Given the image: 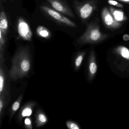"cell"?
Returning a JSON list of instances; mask_svg holds the SVG:
<instances>
[{
  "mask_svg": "<svg viewBox=\"0 0 129 129\" xmlns=\"http://www.w3.org/2000/svg\"><path fill=\"white\" fill-rule=\"evenodd\" d=\"M106 61L113 74L123 79H129V48L118 45L112 48L106 55Z\"/></svg>",
  "mask_w": 129,
  "mask_h": 129,
  "instance_id": "1",
  "label": "cell"
},
{
  "mask_svg": "<svg viewBox=\"0 0 129 129\" xmlns=\"http://www.w3.org/2000/svg\"><path fill=\"white\" fill-rule=\"evenodd\" d=\"M31 63L29 47H20L12 59V67L9 72L10 78L16 80L27 76L30 70Z\"/></svg>",
  "mask_w": 129,
  "mask_h": 129,
  "instance_id": "2",
  "label": "cell"
},
{
  "mask_svg": "<svg viewBox=\"0 0 129 129\" xmlns=\"http://www.w3.org/2000/svg\"><path fill=\"white\" fill-rule=\"evenodd\" d=\"M109 36L108 34H104L100 30V27L97 22L92 21L87 26L83 34L77 40L79 45H96L102 43Z\"/></svg>",
  "mask_w": 129,
  "mask_h": 129,
  "instance_id": "3",
  "label": "cell"
},
{
  "mask_svg": "<svg viewBox=\"0 0 129 129\" xmlns=\"http://www.w3.org/2000/svg\"><path fill=\"white\" fill-rule=\"evenodd\" d=\"M73 7L80 19L85 22L89 19L97 7L98 0H86L80 2L74 0Z\"/></svg>",
  "mask_w": 129,
  "mask_h": 129,
  "instance_id": "4",
  "label": "cell"
},
{
  "mask_svg": "<svg viewBox=\"0 0 129 129\" xmlns=\"http://www.w3.org/2000/svg\"><path fill=\"white\" fill-rule=\"evenodd\" d=\"M40 8L43 13L59 25L71 28L78 27L75 22L67 18L66 16L53 8L46 6H41Z\"/></svg>",
  "mask_w": 129,
  "mask_h": 129,
  "instance_id": "5",
  "label": "cell"
},
{
  "mask_svg": "<svg viewBox=\"0 0 129 129\" xmlns=\"http://www.w3.org/2000/svg\"><path fill=\"white\" fill-rule=\"evenodd\" d=\"M99 63L97 54L95 49L90 50L87 61L86 68V80L90 84L94 81L99 70Z\"/></svg>",
  "mask_w": 129,
  "mask_h": 129,
  "instance_id": "6",
  "label": "cell"
},
{
  "mask_svg": "<svg viewBox=\"0 0 129 129\" xmlns=\"http://www.w3.org/2000/svg\"><path fill=\"white\" fill-rule=\"evenodd\" d=\"M53 9L66 16L75 18V16L66 0H46Z\"/></svg>",
  "mask_w": 129,
  "mask_h": 129,
  "instance_id": "7",
  "label": "cell"
},
{
  "mask_svg": "<svg viewBox=\"0 0 129 129\" xmlns=\"http://www.w3.org/2000/svg\"><path fill=\"white\" fill-rule=\"evenodd\" d=\"M17 30L19 37L25 41H31L33 33L28 23L22 17H20L17 22Z\"/></svg>",
  "mask_w": 129,
  "mask_h": 129,
  "instance_id": "8",
  "label": "cell"
},
{
  "mask_svg": "<svg viewBox=\"0 0 129 129\" xmlns=\"http://www.w3.org/2000/svg\"><path fill=\"white\" fill-rule=\"evenodd\" d=\"M101 17L104 25L109 29H118L122 25L121 22H118L115 19L107 7H105L103 9Z\"/></svg>",
  "mask_w": 129,
  "mask_h": 129,
  "instance_id": "9",
  "label": "cell"
},
{
  "mask_svg": "<svg viewBox=\"0 0 129 129\" xmlns=\"http://www.w3.org/2000/svg\"><path fill=\"white\" fill-rule=\"evenodd\" d=\"M4 66V63L0 64V95L2 94L10 95V92L8 89L7 74Z\"/></svg>",
  "mask_w": 129,
  "mask_h": 129,
  "instance_id": "10",
  "label": "cell"
},
{
  "mask_svg": "<svg viewBox=\"0 0 129 129\" xmlns=\"http://www.w3.org/2000/svg\"><path fill=\"white\" fill-rule=\"evenodd\" d=\"M9 28V22L6 14L4 10H1L0 14V34L7 37Z\"/></svg>",
  "mask_w": 129,
  "mask_h": 129,
  "instance_id": "11",
  "label": "cell"
},
{
  "mask_svg": "<svg viewBox=\"0 0 129 129\" xmlns=\"http://www.w3.org/2000/svg\"><path fill=\"white\" fill-rule=\"evenodd\" d=\"M35 105V103L32 102L28 103L22 108L18 117L19 121H21L23 118L29 117L32 114L33 109Z\"/></svg>",
  "mask_w": 129,
  "mask_h": 129,
  "instance_id": "12",
  "label": "cell"
},
{
  "mask_svg": "<svg viewBox=\"0 0 129 129\" xmlns=\"http://www.w3.org/2000/svg\"><path fill=\"white\" fill-rule=\"evenodd\" d=\"M109 10L114 18L117 21L121 22L127 20V17L121 10L115 9L110 6L109 7Z\"/></svg>",
  "mask_w": 129,
  "mask_h": 129,
  "instance_id": "13",
  "label": "cell"
},
{
  "mask_svg": "<svg viewBox=\"0 0 129 129\" xmlns=\"http://www.w3.org/2000/svg\"><path fill=\"white\" fill-rule=\"evenodd\" d=\"M10 95L2 94L0 95V125L1 126L5 109L10 99Z\"/></svg>",
  "mask_w": 129,
  "mask_h": 129,
  "instance_id": "14",
  "label": "cell"
},
{
  "mask_svg": "<svg viewBox=\"0 0 129 129\" xmlns=\"http://www.w3.org/2000/svg\"><path fill=\"white\" fill-rule=\"evenodd\" d=\"M86 53V50L80 51L78 53L74 61V68L75 70L77 71L80 68Z\"/></svg>",
  "mask_w": 129,
  "mask_h": 129,
  "instance_id": "15",
  "label": "cell"
},
{
  "mask_svg": "<svg viewBox=\"0 0 129 129\" xmlns=\"http://www.w3.org/2000/svg\"><path fill=\"white\" fill-rule=\"evenodd\" d=\"M36 32L37 35L42 38L47 39L51 37V34L50 31L44 26L41 25L38 26L37 28Z\"/></svg>",
  "mask_w": 129,
  "mask_h": 129,
  "instance_id": "16",
  "label": "cell"
},
{
  "mask_svg": "<svg viewBox=\"0 0 129 129\" xmlns=\"http://www.w3.org/2000/svg\"><path fill=\"white\" fill-rule=\"evenodd\" d=\"M36 126L37 127L42 126L46 123L48 119L46 115L42 111H39L36 117Z\"/></svg>",
  "mask_w": 129,
  "mask_h": 129,
  "instance_id": "17",
  "label": "cell"
},
{
  "mask_svg": "<svg viewBox=\"0 0 129 129\" xmlns=\"http://www.w3.org/2000/svg\"><path fill=\"white\" fill-rule=\"evenodd\" d=\"M22 98H23V95H21L12 105L10 111V118H11V119L13 117V115L15 114V113L17 111V110L19 108L20 104H21L22 100Z\"/></svg>",
  "mask_w": 129,
  "mask_h": 129,
  "instance_id": "18",
  "label": "cell"
},
{
  "mask_svg": "<svg viewBox=\"0 0 129 129\" xmlns=\"http://www.w3.org/2000/svg\"><path fill=\"white\" fill-rule=\"evenodd\" d=\"M67 127L69 129H80V126L77 123L74 121H67L66 123Z\"/></svg>",
  "mask_w": 129,
  "mask_h": 129,
  "instance_id": "19",
  "label": "cell"
},
{
  "mask_svg": "<svg viewBox=\"0 0 129 129\" xmlns=\"http://www.w3.org/2000/svg\"><path fill=\"white\" fill-rule=\"evenodd\" d=\"M108 4L111 5V6H114L116 7H118V8L123 9L124 7L123 6V5L117 2V1H114V0H108Z\"/></svg>",
  "mask_w": 129,
  "mask_h": 129,
  "instance_id": "20",
  "label": "cell"
},
{
  "mask_svg": "<svg viewBox=\"0 0 129 129\" xmlns=\"http://www.w3.org/2000/svg\"><path fill=\"white\" fill-rule=\"evenodd\" d=\"M24 124L27 129H32V125L31 120L30 118L27 117L25 119Z\"/></svg>",
  "mask_w": 129,
  "mask_h": 129,
  "instance_id": "21",
  "label": "cell"
},
{
  "mask_svg": "<svg viewBox=\"0 0 129 129\" xmlns=\"http://www.w3.org/2000/svg\"><path fill=\"white\" fill-rule=\"evenodd\" d=\"M123 39L124 40L127 41L129 40V36L127 35H125V36H124L123 37Z\"/></svg>",
  "mask_w": 129,
  "mask_h": 129,
  "instance_id": "22",
  "label": "cell"
},
{
  "mask_svg": "<svg viewBox=\"0 0 129 129\" xmlns=\"http://www.w3.org/2000/svg\"><path fill=\"white\" fill-rule=\"evenodd\" d=\"M117 1L124 3L129 4V0H117Z\"/></svg>",
  "mask_w": 129,
  "mask_h": 129,
  "instance_id": "23",
  "label": "cell"
},
{
  "mask_svg": "<svg viewBox=\"0 0 129 129\" xmlns=\"http://www.w3.org/2000/svg\"><path fill=\"white\" fill-rule=\"evenodd\" d=\"M4 1H5V2H6V1H7V0H3ZM10 1H14V0H10Z\"/></svg>",
  "mask_w": 129,
  "mask_h": 129,
  "instance_id": "24",
  "label": "cell"
}]
</instances>
